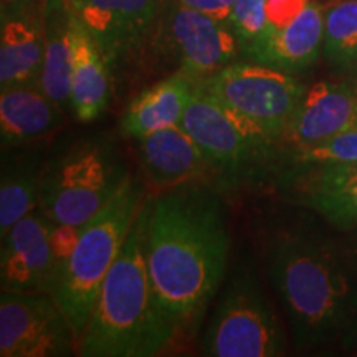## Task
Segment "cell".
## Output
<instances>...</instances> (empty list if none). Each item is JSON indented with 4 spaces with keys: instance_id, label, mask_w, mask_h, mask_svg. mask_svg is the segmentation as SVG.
I'll use <instances>...</instances> for the list:
<instances>
[{
    "instance_id": "1",
    "label": "cell",
    "mask_w": 357,
    "mask_h": 357,
    "mask_svg": "<svg viewBox=\"0 0 357 357\" xmlns=\"http://www.w3.org/2000/svg\"><path fill=\"white\" fill-rule=\"evenodd\" d=\"M229 248L222 202L205 185H178L144 202L147 270L181 334L197 331L225 275Z\"/></svg>"
},
{
    "instance_id": "2",
    "label": "cell",
    "mask_w": 357,
    "mask_h": 357,
    "mask_svg": "<svg viewBox=\"0 0 357 357\" xmlns=\"http://www.w3.org/2000/svg\"><path fill=\"white\" fill-rule=\"evenodd\" d=\"M266 265L298 349H356L357 270L336 245L283 230L268 245Z\"/></svg>"
},
{
    "instance_id": "3",
    "label": "cell",
    "mask_w": 357,
    "mask_h": 357,
    "mask_svg": "<svg viewBox=\"0 0 357 357\" xmlns=\"http://www.w3.org/2000/svg\"><path fill=\"white\" fill-rule=\"evenodd\" d=\"M181 336L160 306L144 252V204L102 281L78 341L83 357H153Z\"/></svg>"
},
{
    "instance_id": "4",
    "label": "cell",
    "mask_w": 357,
    "mask_h": 357,
    "mask_svg": "<svg viewBox=\"0 0 357 357\" xmlns=\"http://www.w3.org/2000/svg\"><path fill=\"white\" fill-rule=\"evenodd\" d=\"M142 197V182L129 176L114 199L79 227L77 240L66 255L56 261L48 293L70 319L77 342L86 328L102 281L141 212Z\"/></svg>"
},
{
    "instance_id": "5",
    "label": "cell",
    "mask_w": 357,
    "mask_h": 357,
    "mask_svg": "<svg viewBox=\"0 0 357 357\" xmlns=\"http://www.w3.org/2000/svg\"><path fill=\"white\" fill-rule=\"evenodd\" d=\"M129 169L106 137H83L45 159L38 207L56 225L82 227L108 205Z\"/></svg>"
},
{
    "instance_id": "6",
    "label": "cell",
    "mask_w": 357,
    "mask_h": 357,
    "mask_svg": "<svg viewBox=\"0 0 357 357\" xmlns=\"http://www.w3.org/2000/svg\"><path fill=\"white\" fill-rule=\"evenodd\" d=\"M211 160L213 171L229 182H243L271 166L281 149L255 124L236 114L197 84L181 119Z\"/></svg>"
},
{
    "instance_id": "7",
    "label": "cell",
    "mask_w": 357,
    "mask_h": 357,
    "mask_svg": "<svg viewBox=\"0 0 357 357\" xmlns=\"http://www.w3.org/2000/svg\"><path fill=\"white\" fill-rule=\"evenodd\" d=\"M200 86L281 147L307 89L293 73L250 60L227 65Z\"/></svg>"
},
{
    "instance_id": "8",
    "label": "cell",
    "mask_w": 357,
    "mask_h": 357,
    "mask_svg": "<svg viewBox=\"0 0 357 357\" xmlns=\"http://www.w3.org/2000/svg\"><path fill=\"white\" fill-rule=\"evenodd\" d=\"M287 349V337L260 283L236 275L217 303L202 337L208 357H275Z\"/></svg>"
},
{
    "instance_id": "9",
    "label": "cell",
    "mask_w": 357,
    "mask_h": 357,
    "mask_svg": "<svg viewBox=\"0 0 357 357\" xmlns=\"http://www.w3.org/2000/svg\"><path fill=\"white\" fill-rule=\"evenodd\" d=\"M153 56L166 60L176 73L204 83L242 56V48L229 22L187 7L181 0H166L151 47Z\"/></svg>"
},
{
    "instance_id": "10",
    "label": "cell",
    "mask_w": 357,
    "mask_h": 357,
    "mask_svg": "<svg viewBox=\"0 0 357 357\" xmlns=\"http://www.w3.org/2000/svg\"><path fill=\"white\" fill-rule=\"evenodd\" d=\"M166 0H82L77 15L95 40L111 75H126L151 58Z\"/></svg>"
},
{
    "instance_id": "11",
    "label": "cell",
    "mask_w": 357,
    "mask_h": 357,
    "mask_svg": "<svg viewBox=\"0 0 357 357\" xmlns=\"http://www.w3.org/2000/svg\"><path fill=\"white\" fill-rule=\"evenodd\" d=\"M78 342L65 311L50 293L3 291L0 294V356L60 357Z\"/></svg>"
},
{
    "instance_id": "12",
    "label": "cell",
    "mask_w": 357,
    "mask_h": 357,
    "mask_svg": "<svg viewBox=\"0 0 357 357\" xmlns=\"http://www.w3.org/2000/svg\"><path fill=\"white\" fill-rule=\"evenodd\" d=\"M56 223L35 208L2 236L0 283L3 291L48 293L55 270Z\"/></svg>"
},
{
    "instance_id": "13",
    "label": "cell",
    "mask_w": 357,
    "mask_h": 357,
    "mask_svg": "<svg viewBox=\"0 0 357 357\" xmlns=\"http://www.w3.org/2000/svg\"><path fill=\"white\" fill-rule=\"evenodd\" d=\"M357 118V84L344 82H318L306 89L283 137L294 153L323 144L354 128Z\"/></svg>"
},
{
    "instance_id": "14",
    "label": "cell",
    "mask_w": 357,
    "mask_h": 357,
    "mask_svg": "<svg viewBox=\"0 0 357 357\" xmlns=\"http://www.w3.org/2000/svg\"><path fill=\"white\" fill-rule=\"evenodd\" d=\"M45 0H2L0 88L38 83L43 60Z\"/></svg>"
},
{
    "instance_id": "15",
    "label": "cell",
    "mask_w": 357,
    "mask_h": 357,
    "mask_svg": "<svg viewBox=\"0 0 357 357\" xmlns=\"http://www.w3.org/2000/svg\"><path fill=\"white\" fill-rule=\"evenodd\" d=\"M298 202L336 229H357V162L296 166L289 172Z\"/></svg>"
},
{
    "instance_id": "16",
    "label": "cell",
    "mask_w": 357,
    "mask_h": 357,
    "mask_svg": "<svg viewBox=\"0 0 357 357\" xmlns=\"http://www.w3.org/2000/svg\"><path fill=\"white\" fill-rule=\"evenodd\" d=\"M137 142L146 181L162 192L194 184L213 171L211 160L181 124L160 129Z\"/></svg>"
},
{
    "instance_id": "17",
    "label": "cell",
    "mask_w": 357,
    "mask_h": 357,
    "mask_svg": "<svg viewBox=\"0 0 357 357\" xmlns=\"http://www.w3.org/2000/svg\"><path fill=\"white\" fill-rule=\"evenodd\" d=\"M65 121V108L52 100L38 83L0 88L2 149L29 146L52 136Z\"/></svg>"
},
{
    "instance_id": "18",
    "label": "cell",
    "mask_w": 357,
    "mask_h": 357,
    "mask_svg": "<svg viewBox=\"0 0 357 357\" xmlns=\"http://www.w3.org/2000/svg\"><path fill=\"white\" fill-rule=\"evenodd\" d=\"M323 53V6L312 0L296 19L263 32L245 60L300 73L318 61Z\"/></svg>"
},
{
    "instance_id": "19",
    "label": "cell",
    "mask_w": 357,
    "mask_h": 357,
    "mask_svg": "<svg viewBox=\"0 0 357 357\" xmlns=\"http://www.w3.org/2000/svg\"><path fill=\"white\" fill-rule=\"evenodd\" d=\"M113 75L95 40L75 10L71 33L70 109L78 121L91 123L105 113L111 100Z\"/></svg>"
},
{
    "instance_id": "20",
    "label": "cell",
    "mask_w": 357,
    "mask_h": 357,
    "mask_svg": "<svg viewBox=\"0 0 357 357\" xmlns=\"http://www.w3.org/2000/svg\"><path fill=\"white\" fill-rule=\"evenodd\" d=\"M197 84L182 73H174L144 89L129 102L123 116L124 134L139 141L160 129L181 123Z\"/></svg>"
},
{
    "instance_id": "21",
    "label": "cell",
    "mask_w": 357,
    "mask_h": 357,
    "mask_svg": "<svg viewBox=\"0 0 357 357\" xmlns=\"http://www.w3.org/2000/svg\"><path fill=\"white\" fill-rule=\"evenodd\" d=\"M0 174V236L38 208L45 160L32 144L2 149Z\"/></svg>"
},
{
    "instance_id": "22",
    "label": "cell",
    "mask_w": 357,
    "mask_h": 357,
    "mask_svg": "<svg viewBox=\"0 0 357 357\" xmlns=\"http://www.w3.org/2000/svg\"><path fill=\"white\" fill-rule=\"evenodd\" d=\"M75 8L65 0H45L43 7V60L40 88L58 102L70 108L71 33Z\"/></svg>"
},
{
    "instance_id": "23",
    "label": "cell",
    "mask_w": 357,
    "mask_h": 357,
    "mask_svg": "<svg viewBox=\"0 0 357 357\" xmlns=\"http://www.w3.org/2000/svg\"><path fill=\"white\" fill-rule=\"evenodd\" d=\"M323 55L336 68L356 65L357 0H334L323 7Z\"/></svg>"
},
{
    "instance_id": "24",
    "label": "cell",
    "mask_w": 357,
    "mask_h": 357,
    "mask_svg": "<svg viewBox=\"0 0 357 357\" xmlns=\"http://www.w3.org/2000/svg\"><path fill=\"white\" fill-rule=\"evenodd\" d=\"M357 162V128L342 131L323 144L307 147L293 154L296 166H328Z\"/></svg>"
},
{
    "instance_id": "25",
    "label": "cell",
    "mask_w": 357,
    "mask_h": 357,
    "mask_svg": "<svg viewBox=\"0 0 357 357\" xmlns=\"http://www.w3.org/2000/svg\"><path fill=\"white\" fill-rule=\"evenodd\" d=\"M265 3L266 0H235L229 24L238 38L242 56L257 43L265 29Z\"/></svg>"
},
{
    "instance_id": "26",
    "label": "cell",
    "mask_w": 357,
    "mask_h": 357,
    "mask_svg": "<svg viewBox=\"0 0 357 357\" xmlns=\"http://www.w3.org/2000/svg\"><path fill=\"white\" fill-rule=\"evenodd\" d=\"M181 2L195 10L208 13L218 20L229 22L235 0H181Z\"/></svg>"
},
{
    "instance_id": "27",
    "label": "cell",
    "mask_w": 357,
    "mask_h": 357,
    "mask_svg": "<svg viewBox=\"0 0 357 357\" xmlns=\"http://www.w3.org/2000/svg\"><path fill=\"white\" fill-rule=\"evenodd\" d=\"M352 231H356V235H354V242H352V263H354V266H356V270H357V229L356 230H352Z\"/></svg>"
},
{
    "instance_id": "28",
    "label": "cell",
    "mask_w": 357,
    "mask_h": 357,
    "mask_svg": "<svg viewBox=\"0 0 357 357\" xmlns=\"http://www.w3.org/2000/svg\"><path fill=\"white\" fill-rule=\"evenodd\" d=\"M351 71H352V77H351V79L357 84V61H356V65L352 66V68H351Z\"/></svg>"
},
{
    "instance_id": "29",
    "label": "cell",
    "mask_w": 357,
    "mask_h": 357,
    "mask_svg": "<svg viewBox=\"0 0 357 357\" xmlns=\"http://www.w3.org/2000/svg\"><path fill=\"white\" fill-rule=\"evenodd\" d=\"M65 2H68V3H70V6H71V7H73V8H75V10H77V8H78V6H79V3H82V0H65Z\"/></svg>"
},
{
    "instance_id": "30",
    "label": "cell",
    "mask_w": 357,
    "mask_h": 357,
    "mask_svg": "<svg viewBox=\"0 0 357 357\" xmlns=\"http://www.w3.org/2000/svg\"><path fill=\"white\" fill-rule=\"evenodd\" d=\"M354 128H357V118H356V123H354Z\"/></svg>"
}]
</instances>
